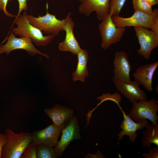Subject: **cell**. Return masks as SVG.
Here are the masks:
<instances>
[{
	"label": "cell",
	"instance_id": "1",
	"mask_svg": "<svg viewBox=\"0 0 158 158\" xmlns=\"http://www.w3.org/2000/svg\"><path fill=\"white\" fill-rule=\"evenodd\" d=\"M27 11L22 14L15 16L14 23L16 27L12 28V31L15 35L30 38L33 43L37 46H45L50 44L55 36L53 35H44L39 29L31 24L27 17Z\"/></svg>",
	"mask_w": 158,
	"mask_h": 158
},
{
	"label": "cell",
	"instance_id": "2",
	"mask_svg": "<svg viewBox=\"0 0 158 158\" xmlns=\"http://www.w3.org/2000/svg\"><path fill=\"white\" fill-rule=\"evenodd\" d=\"M116 27H141L150 29L158 35V9L156 8L150 13L134 11L130 17L124 18L118 16H111Z\"/></svg>",
	"mask_w": 158,
	"mask_h": 158
},
{
	"label": "cell",
	"instance_id": "3",
	"mask_svg": "<svg viewBox=\"0 0 158 158\" xmlns=\"http://www.w3.org/2000/svg\"><path fill=\"white\" fill-rule=\"evenodd\" d=\"M5 134L6 140L2 146L1 158H20L25 148L32 142V133H17L7 128Z\"/></svg>",
	"mask_w": 158,
	"mask_h": 158
},
{
	"label": "cell",
	"instance_id": "4",
	"mask_svg": "<svg viewBox=\"0 0 158 158\" xmlns=\"http://www.w3.org/2000/svg\"><path fill=\"white\" fill-rule=\"evenodd\" d=\"M158 101L154 98L148 101L142 100L133 103L128 115L134 121L141 123L148 119L154 125L157 124Z\"/></svg>",
	"mask_w": 158,
	"mask_h": 158
},
{
	"label": "cell",
	"instance_id": "5",
	"mask_svg": "<svg viewBox=\"0 0 158 158\" xmlns=\"http://www.w3.org/2000/svg\"><path fill=\"white\" fill-rule=\"evenodd\" d=\"M99 24V30L102 38L101 47L104 50L111 44L119 42L126 30L124 27H116L110 14L105 16Z\"/></svg>",
	"mask_w": 158,
	"mask_h": 158
},
{
	"label": "cell",
	"instance_id": "6",
	"mask_svg": "<svg viewBox=\"0 0 158 158\" xmlns=\"http://www.w3.org/2000/svg\"><path fill=\"white\" fill-rule=\"evenodd\" d=\"M6 40L5 44L0 45V54L5 53L8 55L12 51L20 49L25 50L29 55L32 56L38 54L47 58H49L48 55L42 52L35 47L29 37H16L12 31L7 37Z\"/></svg>",
	"mask_w": 158,
	"mask_h": 158
},
{
	"label": "cell",
	"instance_id": "7",
	"mask_svg": "<svg viewBox=\"0 0 158 158\" xmlns=\"http://www.w3.org/2000/svg\"><path fill=\"white\" fill-rule=\"evenodd\" d=\"M29 22L40 30L43 32L48 35L57 36L60 32L64 30V19H59L56 16L50 14L47 11L45 15L37 17L27 15Z\"/></svg>",
	"mask_w": 158,
	"mask_h": 158
},
{
	"label": "cell",
	"instance_id": "8",
	"mask_svg": "<svg viewBox=\"0 0 158 158\" xmlns=\"http://www.w3.org/2000/svg\"><path fill=\"white\" fill-rule=\"evenodd\" d=\"M134 28L140 45L137 53L147 60L150 59L153 49L158 47V35L151 30L145 28Z\"/></svg>",
	"mask_w": 158,
	"mask_h": 158
},
{
	"label": "cell",
	"instance_id": "9",
	"mask_svg": "<svg viewBox=\"0 0 158 158\" xmlns=\"http://www.w3.org/2000/svg\"><path fill=\"white\" fill-rule=\"evenodd\" d=\"M80 130L77 118L74 116L62 129L61 138L54 147L55 152L58 157L61 156L63 151L72 141L81 138Z\"/></svg>",
	"mask_w": 158,
	"mask_h": 158
},
{
	"label": "cell",
	"instance_id": "10",
	"mask_svg": "<svg viewBox=\"0 0 158 158\" xmlns=\"http://www.w3.org/2000/svg\"><path fill=\"white\" fill-rule=\"evenodd\" d=\"M78 0L80 3L78 7L79 13L86 16H89L95 11L97 20L100 21L110 14V0Z\"/></svg>",
	"mask_w": 158,
	"mask_h": 158
},
{
	"label": "cell",
	"instance_id": "11",
	"mask_svg": "<svg viewBox=\"0 0 158 158\" xmlns=\"http://www.w3.org/2000/svg\"><path fill=\"white\" fill-rule=\"evenodd\" d=\"M71 14L69 12L64 19L63 28L66 32L65 37L63 41L59 44L58 48L61 51H68L76 55L81 48L73 33L75 23L71 18Z\"/></svg>",
	"mask_w": 158,
	"mask_h": 158
},
{
	"label": "cell",
	"instance_id": "12",
	"mask_svg": "<svg viewBox=\"0 0 158 158\" xmlns=\"http://www.w3.org/2000/svg\"><path fill=\"white\" fill-rule=\"evenodd\" d=\"M112 80L117 90L130 102L147 100L146 93L140 89V85L135 80L128 82L114 79Z\"/></svg>",
	"mask_w": 158,
	"mask_h": 158
},
{
	"label": "cell",
	"instance_id": "13",
	"mask_svg": "<svg viewBox=\"0 0 158 158\" xmlns=\"http://www.w3.org/2000/svg\"><path fill=\"white\" fill-rule=\"evenodd\" d=\"M62 130L52 124L42 130L33 131L32 142L35 145L41 144L53 148L58 141Z\"/></svg>",
	"mask_w": 158,
	"mask_h": 158
},
{
	"label": "cell",
	"instance_id": "14",
	"mask_svg": "<svg viewBox=\"0 0 158 158\" xmlns=\"http://www.w3.org/2000/svg\"><path fill=\"white\" fill-rule=\"evenodd\" d=\"M45 113L51 119L53 124L63 129L73 117V109L59 104H56L51 109H47Z\"/></svg>",
	"mask_w": 158,
	"mask_h": 158
},
{
	"label": "cell",
	"instance_id": "15",
	"mask_svg": "<svg viewBox=\"0 0 158 158\" xmlns=\"http://www.w3.org/2000/svg\"><path fill=\"white\" fill-rule=\"evenodd\" d=\"M114 79L130 82L131 65L128 57L123 51L116 52L114 61Z\"/></svg>",
	"mask_w": 158,
	"mask_h": 158
},
{
	"label": "cell",
	"instance_id": "16",
	"mask_svg": "<svg viewBox=\"0 0 158 158\" xmlns=\"http://www.w3.org/2000/svg\"><path fill=\"white\" fill-rule=\"evenodd\" d=\"M158 66V61L141 66L138 68L133 74L135 80L149 92L153 90V78Z\"/></svg>",
	"mask_w": 158,
	"mask_h": 158
},
{
	"label": "cell",
	"instance_id": "17",
	"mask_svg": "<svg viewBox=\"0 0 158 158\" xmlns=\"http://www.w3.org/2000/svg\"><path fill=\"white\" fill-rule=\"evenodd\" d=\"M123 120L120 126V128L122 130L117 135L118 140L120 141L124 136L127 135L129 137V140L134 142L138 136L137 131L145 128L149 123L147 120L141 123H137L133 121L128 114L127 115L123 111Z\"/></svg>",
	"mask_w": 158,
	"mask_h": 158
},
{
	"label": "cell",
	"instance_id": "18",
	"mask_svg": "<svg viewBox=\"0 0 158 158\" xmlns=\"http://www.w3.org/2000/svg\"><path fill=\"white\" fill-rule=\"evenodd\" d=\"M76 55L78 62L76 70L72 74V80L74 82L79 80L84 83L89 75L87 67L88 53L86 49H81Z\"/></svg>",
	"mask_w": 158,
	"mask_h": 158
},
{
	"label": "cell",
	"instance_id": "19",
	"mask_svg": "<svg viewBox=\"0 0 158 158\" xmlns=\"http://www.w3.org/2000/svg\"><path fill=\"white\" fill-rule=\"evenodd\" d=\"M145 128L146 130L142 132V144L144 147H149L153 143L158 146V124H151L149 123Z\"/></svg>",
	"mask_w": 158,
	"mask_h": 158
},
{
	"label": "cell",
	"instance_id": "20",
	"mask_svg": "<svg viewBox=\"0 0 158 158\" xmlns=\"http://www.w3.org/2000/svg\"><path fill=\"white\" fill-rule=\"evenodd\" d=\"M36 145V158H56L58 157L54 148L41 144Z\"/></svg>",
	"mask_w": 158,
	"mask_h": 158
},
{
	"label": "cell",
	"instance_id": "21",
	"mask_svg": "<svg viewBox=\"0 0 158 158\" xmlns=\"http://www.w3.org/2000/svg\"><path fill=\"white\" fill-rule=\"evenodd\" d=\"M134 11H140L146 13L152 12V6L145 0H132Z\"/></svg>",
	"mask_w": 158,
	"mask_h": 158
},
{
	"label": "cell",
	"instance_id": "22",
	"mask_svg": "<svg viewBox=\"0 0 158 158\" xmlns=\"http://www.w3.org/2000/svg\"><path fill=\"white\" fill-rule=\"evenodd\" d=\"M126 0H110V15L113 16H119L121 11Z\"/></svg>",
	"mask_w": 158,
	"mask_h": 158
},
{
	"label": "cell",
	"instance_id": "23",
	"mask_svg": "<svg viewBox=\"0 0 158 158\" xmlns=\"http://www.w3.org/2000/svg\"><path fill=\"white\" fill-rule=\"evenodd\" d=\"M20 158H36V145L32 142L25 148Z\"/></svg>",
	"mask_w": 158,
	"mask_h": 158
},
{
	"label": "cell",
	"instance_id": "24",
	"mask_svg": "<svg viewBox=\"0 0 158 158\" xmlns=\"http://www.w3.org/2000/svg\"><path fill=\"white\" fill-rule=\"evenodd\" d=\"M142 155L144 158H158V146L153 148L148 153H143Z\"/></svg>",
	"mask_w": 158,
	"mask_h": 158
},
{
	"label": "cell",
	"instance_id": "25",
	"mask_svg": "<svg viewBox=\"0 0 158 158\" xmlns=\"http://www.w3.org/2000/svg\"><path fill=\"white\" fill-rule=\"evenodd\" d=\"M12 0H9L11 1ZM19 3V10L16 16H18L23 11H27L28 9L27 0H18Z\"/></svg>",
	"mask_w": 158,
	"mask_h": 158
},
{
	"label": "cell",
	"instance_id": "26",
	"mask_svg": "<svg viewBox=\"0 0 158 158\" xmlns=\"http://www.w3.org/2000/svg\"><path fill=\"white\" fill-rule=\"evenodd\" d=\"M9 0H0V11H3L5 14L10 18L15 16L9 13L6 9V6Z\"/></svg>",
	"mask_w": 158,
	"mask_h": 158
},
{
	"label": "cell",
	"instance_id": "27",
	"mask_svg": "<svg viewBox=\"0 0 158 158\" xmlns=\"http://www.w3.org/2000/svg\"><path fill=\"white\" fill-rule=\"evenodd\" d=\"M85 158H105L103 155L102 153L99 150H98L97 153L94 154H91L88 153L85 155Z\"/></svg>",
	"mask_w": 158,
	"mask_h": 158
},
{
	"label": "cell",
	"instance_id": "28",
	"mask_svg": "<svg viewBox=\"0 0 158 158\" xmlns=\"http://www.w3.org/2000/svg\"><path fill=\"white\" fill-rule=\"evenodd\" d=\"M6 140L5 135V133L3 134L0 138V158L1 157L2 146L5 143Z\"/></svg>",
	"mask_w": 158,
	"mask_h": 158
},
{
	"label": "cell",
	"instance_id": "29",
	"mask_svg": "<svg viewBox=\"0 0 158 158\" xmlns=\"http://www.w3.org/2000/svg\"><path fill=\"white\" fill-rule=\"evenodd\" d=\"M152 6L158 4V0H145Z\"/></svg>",
	"mask_w": 158,
	"mask_h": 158
},
{
	"label": "cell",
	"instance_id": "30",
	"mask_svg": "<svg viewBox=\"0 0 158 158\" xmlns=\"http://www.w3.org/2000/svg\"><path fill=\"white\" fill-rule=\"evenodd\" d=\"M2 135V134H0V138L1 137V136Z\"/></svg>",
	"mask_w": 158,
	"mask_h": 158
}]
</instances>
